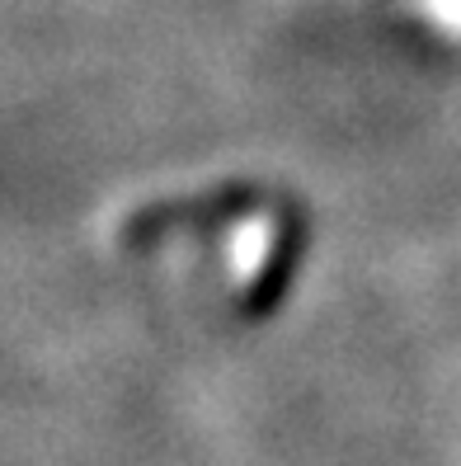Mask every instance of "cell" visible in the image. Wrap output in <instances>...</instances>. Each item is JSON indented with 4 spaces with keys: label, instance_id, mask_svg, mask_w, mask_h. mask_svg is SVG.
<instances>
[]
</instances>
